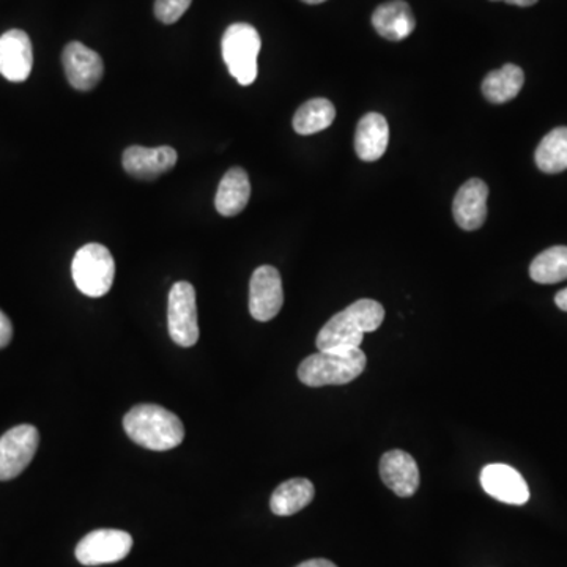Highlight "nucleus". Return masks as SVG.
Here are the masks:
<instances>
[{"instance_id": "a211bd4d", "label": "nucleus", "mask_w": 567, "mask_h": 567, "mask_svg": "<svg viewBox=\"0 0 567 567\" xmlns=\"http://www.w3.org/2000/svg\"><path fill=\"white\" fill-rule=\"evenodd\" d=\"M251 198V181L247 171L232 167L220 180L215 205L219 215L237 216L247 209Z\"/></svg>"}, {"instance_id": "a878e982", "label": "nucleus", "mask_w": 567, "mask_h": 567, "mask_svg": "<svg viewBox=\"0 0 567 567\" xmlns=\"http://www.w3.org/2000/svg\"><path fill=\"white\" fill-rule=\"evenodd\" d=\"M297 567H338L335 563L330 562V559L325 558H315L307 559V562L301 563V565Z\"/></svg>"}, {"instance_id": "2eb2a0df", "label": "nucleus", "mask_w": 567, "mask_h": 567, "mask_svg": "<svg viewBox=\"0 0 567 567\" xmlns=\"http://www.w3.org/2000/svg\"><path fill=\"white\" fill-rule=\"evenodd\" d=\"M380 476L388 489L402 499L415 495L419 488V468L415 458L401 450L388 451L380 461Z\"/></svg>"}, {"instance_id": "f8f14e48", "label": "nucleus", "mask_w": 567, "mask_h": 567, "mask_svg": "<svg viewBox=\"0 0 567 567\" xmlns=\"http://www.w3.org/2000/svg\"><path fill=\"white\" fill-rule=\"evenodd\" d=\"M481 486L488 495L502 503L521 506L530 500L527 481L509 465H486L481 471Z\"/></svg>"}, {"instance_id": "6e6552de", "label": "nucleus", "mask_w": 567, "mask_h": 567, "mask_svg": "<svg viewBox=\"0 0 567 567\" xmlns=\"http://www.w3.org/2000/svg\"><path fill=\"white\" fill-rule=\"evenodd\" d=\"M133 549L131 534L122 530H94L80 539L76 558L83 566H101L118 563Z\"/></svg>"}, {"instance_id": "0eeeda50", "label": "nucleus", "mask_w": 567, "mask_h": 567, "mask_svg": "<svg viewBox=\"0 0 567 567\" xmlns=\"http://www.w3.org/2000/svg\"><path fill=\"white\" fill-rule=\"evenodd\" d=\"M40 444L35 426L13 427L0 437V481H12L29 467Z\"/></svg>"}, {"instance_id": "4468645a", "label": "nucleus", "mask_w": 567, "mask_h": 567, "mask_svg": "<svg viewBox=\"0 0 567 567\" xmlns=\"http://www.w3.org/2000/svg\"><path fill=\"white\" fill-rule=\"evenodd\" d=\"M489 187L479 178L462 185L453 202L454 219L464 230L482 227L488 218Z\"/></svg>"}, {"instance_id": "393cba45", "label": "nucleus", "mask_w": 567, "mask_h": 567, "mask_svg": "<svg viewBox=\"0 0 567 567\" xmlns=\"http://www.w3.org/2000/svg\"><path fill=\"white\" fill-rule=\"evenodd\" d=\"M13 325L10 318L0 311V349L7 346L12 342Z\"/></svg>"}, {"instance_id": "5701e85b", "label": "nucleus", "mask_w": 567, "mask_h": 567, "mask_svg": "<svg viewBox=\"0 0 567 567\" xmlns=\"http://www.w3.org/2000/svg\"><path fill=\"white\" fill-rule=\"evenodd\" d=\"M530 276L539 284H556L567 279V247H553L542 251L531 262Z\"/></svg>"}, {"instance_id": "aec40b11", "label": "nucleus", "mask_w": 567, "mask_h": 567, "mask_svg": "<svg viewBox=\"0 0 567 567\" xmlns=\"http://www.w3.org/2000/svg\"><path fill=\"white\" fill-rule=\"evenodd\" d=\"M525 76L520 66L506 63L500 70L490 72L482 80V94L490 103L503 104L514 100L524 87Z\"/></svg>"}, {"instance_id": "7ed1b4c3", "label": "nucleus", "mask_w": 567, "mask_h": 567, "mask_svg": "<svg viewBox=\"0 0 567 567\" xmlns=\"http://www.w3.org/2000/svg\"><path fill=\"white\" fill-rule=\"evenodd\" d=\"M366 353L362 349H335L307 356L299 367L301 383L311 388L346 385L366 369Z\"/></svg>"}, {"instance_id": "6ab92c4d", "label": "nucleus", "mask_w": 567, "mask_h": 567, "mask_svg": "<svg viewBox=\"0 0 567 567\" xmlns=\"http://www.w3.org/2000/svg\"><path fill=\"white\" fill-rule=\"evenodd\" d=\"M314 496L315 489L310 479L293 478L276 488L269 500V507L275 516L289 517L304 509L313 502Z\"/></svg>"}, {"instance_id": "ddd939ff", "label": "nucleus", "mask_w": 567, "mask_h": 567, "mask_svg": "<svg viewBox=\"0 0 567 567\" xmlns=\"http://www.w3.org/2000/svg\"><path fill=\"white\" fill-rule=\"evenodd\" d=\"M178 155L173 147H147L133 146L124 152V169L133 177L141 180H153L160 175L169 173L177 164Z\"/></svg>"}, {"instance_id": "c85d7f7f", "label": "nucleus", "mask_w": 567, "mask_h": 567, "mask_svg": "<svg viewBox=\"0 0 567 567\" xmlns=\"http://www.w3.org/2000/svg\"><path fill=\"white\" fill-rule=\"evenodd\" d=\"M301 2L310 3V5H317V3L325 2V0H301Z\"/></svg>"}, {"instance_id": "1a4fd4ad", "label": "nucleus", "mask_w": 567, "mask_h": 567, "mask_svg": "<svg viewBox=\"0 0 567 567\" xmlns=\"http://www.w3.org/2000/svg\"><path fill=\"white\" fill-rule=\"evenodd\" d=\"M284 304L282 279L278 269L262 265L252 273L250 313L255 320L268 322L279 314Z\"/></svg>"}, {"instance_id": "39448f33", "label": "nucleus", "mask_w": 567, "mask_h": 567, "mask_svg": "<svg viewBox=\"0 0 567 567\" xmlns=\"http://www.w3.org/2000/svg\"><path fill=\"white\" fill-rule=\"evenodd\" d=\"M261 47L259 32L251 24H232L224 32L223 59L230 75L241 86H251L257 78V58Z\"/></svg>"}, {"instance_id": "bb28decb", "label": "nucleus", "mask_w": 567, "mask_h": 567, "mask_svg": "<svg viewBox=\"0 0 567 567\" xmlns=\"http://www.w3.org/2000/svg\"><path fill=\"white\" fill-rule=\"evenodd\" d=\"M555 303L559 310L567 313V289H563L562 292L556 293Z\"/></svg>"}, {"instance_id": "9d476101", "label": "nucleus", "mask_w": 567, "mask_h": 567, "mask_svg": "<svg viewBox=\"0 0 567 567\" xmlns=\"http://www.w3.org/2000/svg\"><path fill=\"white\" fill-rule=\"evenodd\" d=\"M63 68L66 79L73 89L89 92L103 78V59L93 49L87 48L79 41H72L63 49Z\"/></svg>"}, {"instance_id": "f03ea898", "label": "nucleus", "mask_w": 567, "mask_h": 567, "mask_svg": "<svg viewBox=\"0 0 567 567\" xmlns=\"http://www.w3.org/2000/svg\"><path fill=\"white\" fill-rule=\"evenodd\" d=\"M126 436L150 451H169L180 446L185 426L175 413L155 404L136 405L124 418Z\"/></svg>"}, {"instance_id": "9b49d317", "label": "nucleus", "mask_w": 567, "mask_h": 567, "mask_svg": "<svg viewBox=\"0 0 567 567\" xmlns=\"http://www.w3.org/2000/svg\"><path fill=\"white\" fill-rule=\"evenodd\" d=\"M34 66V49L29 35L13 29L0 37V75L12 83H24Z\"/></svg>"}, {"instance_id": "f257e3e1", "label": "nucleus", "mask_w": 567, "mask_h": 567, "mask_svg": "<svg viewBox=\"0 0 567 567\" xmlns=\"http://www.w3.org/2000/svg\"><path fill=\"white\" fill-rule=\"evenodd\" d=\"M385 310L378 301L358 300L332 315L315 339L318 352L335 349H360L364 335L380 328Z\"/></svg>"}, {"instance_id": "dca6fc26", "label": "nucleus", "mask_w": 567, "mask_h": 567, "mask_svg": "<svg viewBox=\"0 0 567 567\" xmlns=\"http://www.w3.org/2000/svg\"><path fill=\"white\" fill-rule=\"evenodd\" d=\"M390 142V126L387 118L378 112L364 115L356 126L355 150L360 160L374 163L385 155Z\"/></svg>"}, {"instance_id": "b1692460", "label": "nucleus", "mask_w": 567, "mask_h": 567, "mask_svg": "<svg viewBox=\"0 0 567 567\" xmlns=\"http://www.w3.org/2000/svg\"><path fill=\"white\" fill-rule=\"evenodd\" d=\"M192 0H156L155 16L163 24H174L187 13Z\"/></svg>"}, {"instance_id": "4be33fe9", "label": "nucleus", "mask_w": 567, "mask_h": 567, "mask_svg": "<svg viewBox=\"0 0 567 567\" xmlns=\"http://www.w3.org/2000/svg\"><path fill=\"white\" fill-rule=\"evenodd\" d=\"M335 118V104L325 98H314L297 111L293 117V129L301 136L315 135L330 128Z\"/></svg>"}, {"instance_id": "cd10ccee", "label": "nucleus", "mask_w": 567, "mask_h": 567, "mask_svg": "<svg viewBox=\"0 0 567 567\" xmlns=\"http://www.w3.org/2000/svg\"><path fill=\"white\" fill-rule=\"evenodd\" d=\"M492 2H506L511 3V5L531 7L534 5L538 0H492Z\"/></svg>"}, {"instance_id": "20e7f679", "label": "nucleus", "mask_w": 567, "mask_h": 567, "mask_svg": "<svg viewBox=\"0 0 567 567\" xmlns=\"http://www.w3.org/2000/svg\"><path fill=\"white\" fill-rule=\"evenodd\" d=\"M72 273L73 281L84 295L100 299L110 292L112 284H114V257L103 244H86L76 252Z\"/></svg>"}, {"instance_id": "412c9836", "label": "nucleus", "mask_w": 567, "mask_h": 567, "mask_svg": "<svg viewBox=\"0 0 567 567\" xmlns=\"http://www.w3.org/2000/svg\"><path fill=\"white\" fill-rule=\"evenodd\" d=\"M536 164L545 174L565 173L567 169V126L552 129L536 149Z\"/></svg>"}, {"instance_id": "f3484780", "label": "nucleus", "mask_w": 567, "mask_h": 567, "mask_svg": "<svg viewBox=\"0 0 567 567\" xmlns=\"http://www.w3.org/2000/svg\"><path fill=\"white\" fill-rule=\"evenodd\" d=\"M373 24L378 35L390 41L405 40L416 29L415 15L404 0H393L378 7Z\"/></svg>"}, {"instance_id": "423d86ee", "label": "nucleus", "mask_w": 567, "mask_h": 567, "mask_svg": "<svg viewBox=\"0 0 567 567\" xmlns=\"http://www.w3.org/2000/svg\"><path fill=\"white\" fill-rule=\"evenodd\" d=\"M171 339L180 346H192L199 341L198 304L192 284H174L167 306Z\"/></svg>"}]
</instances>
